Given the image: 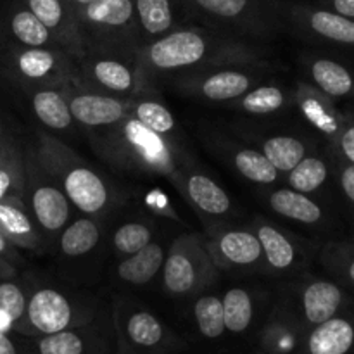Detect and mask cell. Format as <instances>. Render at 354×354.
I'll return each instance as SVG.
<instances>
[{
    "label": "cell",
    "instance_id": "cell-1",
    "mask_svg": "<svg viewBox=\"0 0 354 354\" xmlns=\"http://www.w3.org/2000/svg\"><path fill=\"white\" fill-rule=\"evenodd\" d=\"M268 47L241 40L203 26L183 24L165 37L138 48L137 61L149 86L158 80H173L230 64L266 62Z\"/></svg>",
    "mask_w": 354,
    "mask_h": 354
},
{
    "label": "cell",
    "instance_id": "cell-2",
    "mask_svg": "<svg viewBox=\"0 0 354 354\" xmlns=\"http://www.w3.org/2000/svg\"><path fill=\"white\" fill-rule=\"evenodd\" d=\"M93 152L114 171L142 178H166L178 187L182 173L194 166L182 142L156 133L128 114L102 130L86 131Z\"/></svg>",
    "mask_w": 354,
    "mask_h": 354
},
{
    "label": "cell",
    "instance_id": "cell-3",
    "mask_svg": "<svg viewBox=\"0 0 354 354\" xmlns=\"http://www.w3.org/2000/svg\"><path fill=\"white\" fill-rule=\"evenodd\" d=\"M33 147L41 165L57 180L80 214L107 220L121 204L123 196L114 183L88 165L62 138L40 128L35 133Z\"/></svg>",
    "mask_w": 354,
    "mask_h": 354
},
{
    "label": "cell",
    "instance_id": "cell-4",
    "mask_svg": "<svg viewBox=\"0 0 354 354\" xmlns=\"http://www.w3.org/2000/svg\"><path fill=\"white\" fill-rule=\"evenodd\" d=\"M190 23L266 45L286 30L290 0H183Z\"/></svg>",
    "mask_w": 354,
    "mask_h": 354
},
{
    "label": "cell",
    "instance_id": "cell-5",
    "mask_svg": "<svg viewBox=\"0 0 354 354\" xmlns=\"http://www.w3.org/2000/svg\"><path fill=\"white\" fill-rule=\"evenodd\" d=\"M109 311L111 304H104L86 290L66 283L33 279L23 335L37 337L55 334L97 320Z\"/></svg>",
    "mask_w": 354,
    "mask_h": 354
},
{
    "label": "cell",
    "instance_id": "cell-6",
    "mask_svg": "<svg viewBox=\"0 0 354 354\" xmlns=\"http://www.w3.org/2000/svg\"><path fill=\"white\" fill-rule=\"evenodd\" d=\"M114 354H183L187 342L145 304L127 294L111 301Z\"/></svg>",
    "mask_w": 354,
    "mask_h": 354
},
{
    "label": "cell",
    "instance_id": "cell-7",
    "mask_svg": "<svg viewBox=\"0 0 354 354\" xmlns=\"http://www.w3.org/2000/svg\"><path fill=\"white\" fill-rule=\"evenodd\" d=\"M85 50L137 55L133 0H68Z\"/></svg>",
    "mask_w": 354,
    "mask_h": 354
},
{
    "label": "cell",
    "instance_id": "cell-8",
    "mask_svg": "<svg viewBox=\"0 0 354 354\" xmlns=\"http://www.w3.org/2000/svg\"><path fill=\"white\" fill-rule=\"evenodd\" d=\"M162 290L173 301H192L218 282L203 234H182L171 242L162 265Z\"/></svg>",
    "mask_w": 354,
    "mask_h": 354
},
{
    "label": "cell",
    "instance_id": "cell-9",
    "mask_svg": "<svg viewBox=\"0 0 354 354\" xmlns=\"http://www.w3.org/2000/svg\"><path fill=\"white\" fill-rule=\"evenodd\" d=\"M23 201L40 228L47 249L54 248L61 232L73 220V204L57 180L38 159L33 144L24 145Z\"/></svg>",
    "mask_w": 354,
    "mask_h": 354
},
{
    "label": "cell",
    "instance_id": "cell-10",
    "mask_svg": "<svg viewBox=\"0 0 354 354\" xmlns=\"http://www.w3.org/2000/svg\"><path fill=\"white\" fill-rule=\"evenodd\" d=\"M282 306L296 318L304 330L324 324L328 318L351 310L354 294L330 277H315L310 273L283 282L275 296Z\"/></svg>",
    "mask_w": 354,
    "mask_h": 354
},
{
    "label": "cell",
    "instance_id": "cell-11",
    "mask_svg": "<svg viewBox=\"0 0 354 354\" xmlns=\"http://www.w3.org/2000/svg\"><path fill=\"white\" fill-rule=\"evenodd\" d=\"M0 71L17 90L78 82L75 55L54 47H0Z\"/></svg>",
    "mask_w": 354,
    "mask_h": 354
},
{
    "label": "cell",
    "instance_id": "cell-12",
    "mask_svg": "<svg viewBox=\"0 0 354 354\" xmlns=\"http://www.w3.org/2000/svg\"><path fill=\"white\" fill-rule=\"evenodd\" d=\"M78 83L93 92L131 99L149 88L138 68L137 55L106 50H85L78 59Z\"/></svg>",
    "mask_w": 354,
    "mask_h": 354
},
{
    "label": "cell",
    "instance_id": "cell-13",
    "mask_svg": "<svg viewBox=\"0 0 354 354\" xmlns=\"http://www.w3.org/2000/svg\"><path fill=\"white\" fill-rule=\"evenodd\" d=\"M204 245L221 272L239 275H265L261 242L252 227H237L228 221L211 223L203 234Z\"/></svg>",
    "mask_w": 354,
    "mask_h": 354
},
{
    "label": "cell",
    "instance_id": "cell-14",
    "mask_svg": "<svg viewBox=\"0 0 354 354\" xmlns=\"http://www.w3.org/2000/svg\"><path fill=\"white\" fill-rule=\"evenodd\" d=\"M268 62L259 64H230L194 75L178 76L169 80L173 86L183 95L206 100L213 104H230L263 80V69Z\"/></svg>",
    "mask_w": 354,
    "mask_h": 354
},
{
    "label": "cell",
    "instance_id": "cell-15",
    "mask_svg": "<svg viewBox=\"0 0 354 354\" xmlns=\"http://www.w3.org/2000/svg\"><path fill=\"white\" fill-rule=\"evenodd\" d=\"M251 227L261 242L265 275L294 279L308 273L322 244L297 237L263 216H256Z\"/></svg>",
    "mask_w": 354,
    "mask_h": 354
},
{
    "label": "cell",
    "instance_id": "cell-16",
    "mask_svg": "<svg viewBox=\"0 0 354 354\" xmlns=\"http://www.w3.org/2000/svg\"><path fill=\"white\" fill-rule=\"evenodd\" d=\"M287 28L313 44L354 50V21L327 7L290 2L286 17Z\"/></svg>",
    "mask_w": 354,
    "mask_h": 354
},
{
    "label": "cell",
    "instance_id": "cell-17",
    "mask_svg": "<svg viewBox=\"0 0 354 354\" xmlns=\"http://www.w3.org/2000/svg\"><path fill=\"white\" fill-rule=\"evenodd\" d=\"M35 354H114L111 311L88 324L76 325L55 334L30 337Z\"/></svg>",
    "mask_w": 354,
    "mask_h": 354
},
{
    "label": "cell",
    "instance_id": "cell-18",
    "mask_svg": "<svg viewBox=\"0 0 354 354\" xmlns=\"http://www.w3.org/2000/svg\"><path fill=\"white\" fill-rule=\"evenodd\" d=\"M64 93L73 120L85 130V133L113 127L130 114L131 99H120V97L93 92L80 85L78 82L64 85Z\"/></svg>",
    "mask_w": 354,
    "mask_h": 354
},
{
    "label": "cell",
    "instance_id": "cell-19",
    "mask_svg": "<svg viewBox=\"0 0 354 354\" xmlns=\"http://www.w3.org/2000/svg\"><path fill=\"white\" fill-rule=\"evenodd\" d=\"M0 47L62 48L52 31L23 0H6L0 6Z\"/></svg>",
    "mask_w": 354,
    "mask_h": 354
},
{
    "label": "cell",
    "instance_id": "cell-20",
    "mask_svg": "<svg viewBox=\"0 0 354 354\" xmlns=\"http://www.w3.org/2000/svg\"><path fill=\"white\" fill-rule=\"evenodd\" d=\"M176 189L203 216V220H207V225L227 221L234 211V201L230 199L227 190L218 185V182H214L207 173L201 171L197 165L189 166L182 173Z\"/></svg>",
    "mask_w": 354,
    "mask_h": 354
},
{
    "label": "cell",
    "instance_id": "cell-21",
    "mask_svg": "<svg viewBox=\"0 0 354 354\" xmlns=\"http://www.w3.org/2000/svg\"><path fill=\"white\" fill-rule=\"evenodd\" d=\"M294 93V107L304 123L320 135L328 145L335 142V138L341 133L346 121V113H342L337 107L335 100L322 93L308 82L301 80L296 83L292 90Z\"/></svg>",
    "mask_w": 354,
    "mask_h": 354
},
{
    "label": "cell",
    "instance_id": "cell-22",
    "mask_svg": "<svg viewBox=\"0 0 354 354\" xmlns=\"http://www.w3.org/2000/svg\"><path fill=\"white\" fill-rule=\"evenodd\" d=\"M266 204L279 216L315 230L330 232L337 223V220L318 197L297 192L290 187L270 190L266 194Z\"/></svg>",
    "mask_w": 354,
    "mask_h": 354
},
{
    "label": "cell",
    "instance_id": "cell-23",
    "mask_svg": "<svg viewBox=\"0 0 354 354\" xmlns=\"http://www.w3.org/2000/svg\"><path fill=\"white\" fill-rule=\"evenodd\" d=\"M138 48L190 23L183 0H133Z\"/></svg>",
    "mask_w": 354,
    "mask_h": 354
},
{
    "label": "cell",
    "instance_id": "cell-24",
    "mask_svg": "<svg viewBox=\"0 0 354 354\" xmlns=\"http://www.w3.org/2000/svg\"><path fill=\"white\" fill-rule=\"evenodd\" d=\"M304 334L289 310L273 299L256 330L259 354H299Z\"/></svg>",
    "mask_w": 354,
    "mask_h": 354
},
{
    "label": "cell",
    "instance_id": "cell-25",
    "mask_svg": "<svg viewBox=\"0 0 354 354\" xmlns=\"http://www.w3.org/2000/svg\"><path fill=\"white\" fill-rule=\"evenodd\" d=\"M225 328L228 335L244 337L258 330L270 304L259 290L249 286H230L221 294Z\"/></svg>",
    "mask_w": 354,
    "mask_h": 354
},
{
    "label": "cell",
    "instance_id": "cell-26",
    "mask_svg": "<svg viewBox=\"0 0 354 354\" xmlns=\"http://www.w3.org/2000/svg\"><path fill=\"white\" fill-rule=\"evenodd\" d=\"M106 223L107 220L80 214L78 218L69 221L52 249L57 252L62 263L78 265V263L90 261L99 252Z\"/></svg>",
    "mask_w": 354,
    "mask_h": 354
},
{
    "label": "cell",
    "instance_id": "cell-27",
    "mask_svg": "<svg viewBox=\"0 0 354 354\" xmlns=\"http://www.w3.org/2000/svg\"><path fill=\"white\" fill-rule=\"evenodd\" d=\"M306 73L304 82L313 85L332 100L354 99V68L324 54H306L303 57Z\"/></svg>",
    "mask_w": 354,
    "mask_h": 354
},
{
    "label": "cell",
    "instance_id": "cell-28",
    "mask_svg": "<svg viewBox=\"0 0 354 354\" xmlns=\"http://www.w3.org/2000/svg\"><path fill=\"white\" fill-rule=\"evenodd\" d=\"M214 149L244 180L254 185L270 187L282 180V173L254 145L239 144L228 138H214Z\"/></svg>",
    "mask_w": 354,
    "mask_h": 354
},
{
    "label": "cell",
    "instance_id": "cell-29",
    "mask_svg": "<svg viewBox=\"0 0 354 354\" xmlns=\"http://www.w3.org/2000/svg\"><path fill=\"white\" fill-rule=\"evenodd\" d=\"M19 92L26 97L31 114L44 130L50 131L52 135H66L78 127L69 111L64 86H35Z\"/></svg>",
    "mask_w": 354,
    "mask_h": 354
},
{
    "label": "cell",
    "instance_id": "cell-30",
    "mask_svg": "<svg viewBox=\"0 0 354 354\" xmlns=\"http://www.w3.org/2000/svg\"><path fill=\"white\" fill-rule=\"evenodd\" d=\"M0 232L19 251L44 254L47 244L37 221L31 216L23 197H9L0 201Z\"/></svg>",
    "mask_w": 354,
    "mask_h": 354
},
{
    "label": "cell",
    "instance_id": "cell-31",
    "mask_svg": "<svg viewBox=\"0 0 354 354\" xmlns=\"http://www.w3.org/2000/svg\"><path fill=\"white\" fill-rule=\"evenodd\" d=\"M28 9L52 31L61 47L76 59L85 52L78 24L68 0H23Z\"/></svg>",
    "mask_w": 354,
    "mask_h": 354
},
{
    "label": "cell",
    "instance_id": "cell-32",
    "mask_svg": "<svg viewBox=\"0 0 354 354\" xmlns=\"http://www.w3.org/2000/svg\"><path fill=\"white\" fill-rule=\"evenodd\" d=\"M354 348V318L349 310L304 334L299 354H349Z\"/></svg>",
    "mask_w": 354,
    "mask_h": 354
},
{
    "label": "cell",
    "instance_id": "cell-33",
    "mask_svg": "<svg viewBox=\"0 0 354 354\" xmlns=\"http://www.w3.org/2000/svg\"><path fill=\"white\" fill-rule=\"evenodd\" d=\"M245 137L266 156L270 162L282 173H289L301 159L306 158L310 152L317 151L310 138L296 133H251L245 131Z\"/></svg>",
    "mask_w": 354,
    "mask_h": 354
},
{
    "label": "cell",
    "instance_id": "cell-34",
    "mask_svg": "<svg viewBox=\"0 0 354 354\" xmlns=\"http://www.w3.org/2000/svg\"><path fill=\"white\" fill-rule=\"evenodd\" d=\"M168 245L161 241H152L135 254L121 259L114 268V279L127 287H144L161 273L165 265Z\"/></svg>",
    "mask_w": 354,
    "mask_h": 354
},
{
    "label": "cell",
    "instance_id": "cell-35",
    "mask_svg": "<svg viewBox=\"0 0 354 354\" xmlns=\"http://www.w3.org/2000/svg\"><path fill=\"white\" fill-rule=\"evenodd\" d=\"M294 106L292 90L277 82H261L227 104L228 109L249 116H275Z\"/></svg>",
    "mask_w": 354,
    "mask_h": 354
},
{
    "label": "cell",
    "instance_id": "cell-36",
    "mask_svg": "<svg viewBox=\"0 0 354 354\" xmlns=\"http://www.w3.org/2000/svg\"><path fill=\"white\" fill-rule=\"evenodd\" d=\"M283 178L290 189L318 197L327 189L328 182L334 180L330 152H327V154H322L318 151L310 152L289 173H286Z\"/></svg>",
    "mask_w": 354,
    "mask_h": 354
},
{
    "label": "cell",
    "instance_id": "cell-37",
    "mask_svg": "<svg viewBox=\"0 0 354 354\" xmlns=\"http://www.w3.org/2000/svg\"><path fill=\"white\" fill-rule=\"evenodd\" d=\"M130 116H133L135 120H138L142 124H145L162 137L182 142L178 123H176L169 107L158 97L154 86H149L144 92L131 97Z\"/></svg>",
    "mask_w": 354,
    "mask_h": 354
},
{
    "label": "cell",
    "instance_id": "cell-38",
    "mask_svg": "<svg viewBox=\"0 0 354 354\" xmlns=\"http://www.w3.org/2000/svg\"><path fill=\"white\" fill-rule=\"evenodd\" d=\"M325 275L354 294V234L349 237L328 239L317 254Z\"/></svg>",
    "mask_w": 354,
    "mask_h": 354
},
{
    "label": "cell",
    "instance_id": "cell-39",
    "mask_svg": "<svg viewBox=\"0 0 354 354\" xmlns=\"http://www.w3.org/2000/svg\"><path fill=\"white\" fill-rule=\"evenodd\" d=\"M214 287L197 294L192 299L190 317L196 332L203 341L216 342L227 335L223 317V303L221 294L214 292Z\"/></svg>",
    "mask_w": 354,
    "mask_h": 354
},
{
    "label": "cell",
    "instance_id": "cell-40",
    "mask_svg": "<svg viewBox=\"0 0 354 354\" xmlns=\"http://www.w3.org/2000/svg\"><path fill=\"white\" fill-rule=\"evenodd\" d=\"M156 239V223L151 218L133 216L118 225L111 234V249L118 259L135 254Z\"/></svg>",
    "mask_w": 354,
    "mask_h": 354
},
{
    "label": "cell",
    "instance_id": "cell-41",
    "mask_svg": "<svg viewBox=\"0 0 354 354\" xmlns=\"http://www.w3.org/2000/svg\"><path fill=\"white\" fill-rule=\"evenodd\" d=\"M31 286H33V277L17 279L16 275L0 280V311H3L12 320L14 332L17 334H23L24 330Z\"/></svg>",
    "mask_w": 354,
    "mask_h": 354
},
{
    "label": "cell",
    "instance_id": "cell-42",
    "mask_svg": "<svg viewBox=\"0 0 354 354\" xmlns=\"http://www.w3.org/2000/svg\"><path fill=\"white\" fill-rule=\"evenodd\" d=\"M24 190V145L0 166V201L23 197Z\"/></svg>",
    "mask_w": 354,
    "mask_h": 354
},
{
    "label": "cell",
    "instance_id": "cell-43",
    "mask_svg": "<svg viewBox=\"0 0 354 354\" xmlns=\"http://www.w3.org/2000/svg\"><path fill=\"white\" fill-rule=\"evenodd\" d=\"M328 152H330L332 168H334V183L337 185L344 203L348 204L349 211L354 214V165L335 156L330 149Z\"/></svg>",
    "mask_w": 354,
    "mask_h": 354
},
{
    "label": "cell",
    "instance_id": "cell-44",
    "mask_svg": "<svg viewBox=\"0 0 354 354\" xmlns=\"http://www.w3.org/2000/svg\"><path fill=\"white\" fill-rule=\"evenodd\" d=\"M328 149L335 156L354 165V113H346L344 127L334 144L328 145Z\"/></svg>",
    "mask_w": 354,
    "mask_h": 354
},
{
    "label": "cell",
    "instance_id": "cell-45",
    "mask_svg": "<svg viewBox=\"0 0 354 354\" xmlns=\"http://www.w3.org/2000/svg\"><path fill=\"white\" fill-rule=\"evenodd\" d=\"M0 354H35L30 337L17 332H0Z\"/></svg>",
    "mask_w": 354,
    "mask_h": 354
},
{
    "label": "cell",
    "instance_id": "cell-46",
    "mask_svg": "<svg viewBox=\"0 0 354 354\" xmlns=\"http://www.w3.org/2000/svg\"><path fill=\"white\" fill-rule=\"evenodd\" d=\"M0 258L9 261L10 265H14L16 268L24 265V258L23 254H21V251L2 234V232H0Z\"/></svg>",
    "mask_w": 354,
    "mask_h": 354
},
{
    "label": "cell",
    "instance_id": "cell-47",
    "mask_svg": "<svg viewBox=\"0 0 354 354\" xmlns=\"http://www.w3.org/2000/svg\"><path fill=\"white\" fill-rule=\"evenodd\" d=\"M322 7H327L354 21V0H322Z\"/></svg>",
    "mask_w": 354,
    "mask_h": 354
},
{
    "label": "cell",
    "instance_id": "cell-48",
    "mask_svg": "<svg viewBox=\"0 0 354 354\" xmlns=\"http://www.w3.org/2000/svg\"><path fill=\"white\" fill-rule=\"evenodd\" d=\"M21 147H23V145H21L19 142L14 140L12 137H9V138H6V140L0 142V166H2L7 159L12 158V156L16 154Z\"/></svg>",
    "mask_w": 354,
    "mask_h": 354
},
{
    "label": "cell",
    "instance_id": "cell-49",
    "mask_svg": "<svg viewBox=\"0 0 354 354\" xmlns=\"http://www.w3.org/2000/svg\"><path fill=\"white\" fill-rule=\"evenodd\" d=\"M17 275V268L14 265H10L9 261L0 258V280L3 279H10V277Z\"/></svg>",
    "mask_w": 354,
    "mask_h": 354
},
{
    "label": "cell",
    "instance_id": "cell-50",
    "mask_svg": "<svg viewBox=\"0 0 354 354\" xmlns=\"http://www.w3.org/2000/svg\"><path fill=\"white\" fill-rule=\"evenodd\" d=\"M0 332H14V324L3 311H0Z\"/></svg>",
    "mask_w": 354,
    "mask_h": 354
},
{
    "label": "cell",
    "instance_id": "cell-51",
    "mask_svg": "<svg viewBox=\"0 0 354 354\" xmlns=\"http://www.w3.org/2000/svg\"><path fill=\"white\" fill-rule=\"evenodd\" d=\"M10 135H7V130H6V124H3L2 118H0V142L6 140V138H9Z\"/></svg>",
    "mask_w": 354,
    "mask_h": 354
}]
</instances>
